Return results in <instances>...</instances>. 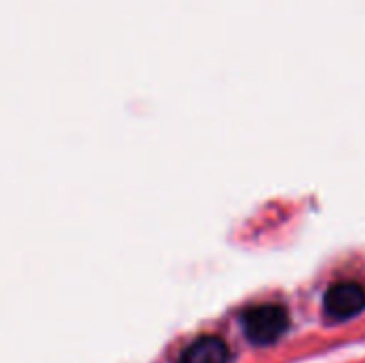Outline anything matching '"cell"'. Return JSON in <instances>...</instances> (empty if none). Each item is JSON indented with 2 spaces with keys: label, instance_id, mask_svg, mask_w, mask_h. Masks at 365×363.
I'll return each mask as SVG.
<instances>
[{
  "label": "cell",
  "instance_id": "2",
  "mask_svg": "<svg viewBox=\"0 0 365 363\" xmlns=\"http://www.w3.org/2000/svg\"><path fill=\"white\" fill-rule=\"evenodd\" d=\"M325 312L338 321H349L365 308V289L359 282H336L323 300Z\"/></svg>",
  "mask_w": 365,
  "mask_h": 363
},
{
  "label": "cell",
  "instance_id": "1",
  "mask_svg": "<svg viewBox=\"0 0 365 363\" xmlns=\"http://www.w3.org/2000/svg\"><path fill=\"white\" fill-rule=\"evenodd\" d=\"M289 323H291V319H289L287 308L276 306V304L255 306V308L246 310L242 317L244 334L257 347H269V344L278 342L287 334Z\"/></svg>",
  "mask_w": 365,
  "mask_h": 363
},
{
  "label": "cell",
  "instance_id": "3",
  "mask_svg": "<svg viewBox=\"0 0 365 363\" xmlns=\"http://www.w3.org/2000/svg\"><path fill=\"white\" fill-rule=\"evenodd\" d=\"M180 363H229V349L220 338L203 336L182 353Z\"/></svg>",
  "mask_w": 365,
  "mask_h": 363
}]
</instances>
